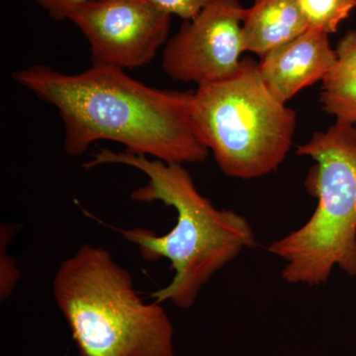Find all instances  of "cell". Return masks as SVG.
Instances as JSON below:
<instances>
[{
	"label": "cell",
	"mask_w": 356,
	"mask_h": 356,
	"mask_svg": "<svg viewBox=\"0 0 356 356\" xmlns=\"http://www.w3.org/2000/svg\"><path fill=\"white\" fill-rule=\"evenodd\" d=\"M13 79L57 110L70 156L103 140L166 163H202L209 154L194 124L193 91L152 88L125 70L99 65L76 74L35 65Z\"/></svg>",
	"instance_id": "cell-1"
},
{
	"label": "cell",
	"mask_w": 356,
	"mask_h": 356,
	"mask_svg": "<svg viewBox=\"0 0 356 356\" xmlns=\"http://www.w3.org/2000/svg\"><path fill=\"white\" fill-rule=\"evenodd\" d=\"M103 165H127L146 175L147 184L131 193L133 201H159L177 211V224L165 235L142 228L117 229L137 245L145 261H170L175 275L165 287L152 293L154 301H168L184 310L191 308L218 271L257 245L248 219L235 211L215 207L198 191L184 165L103 149L83 166L89 170Z\"/></svg>",
	"instance_id": "cell-2"
},
{
	"label": "cell",
	"mask_w": 356,
	"mask_h": 356,
	"mask_svg": "<svg viewBox=\"0 0 356 356\" xmlns=\"http://www.w3.org/2000/svg\"><path fill=\"white\" fill-rule=\"evenodd\" d=\"M53 294L79 356H175L165 308L144 302L104 248L83 245L63 261Z\"/></svg>",
	"instance_id": "cell-3"
},
{
	"label": "cell",
	"mask_w": 356,
	"mask_h": 356,
	"mask_svg": "<svg viewBox=\"0 0 356 356\" xmlns=\"http://www.w3.org/2000/svg\"><path fill=\"white\" fill-rule=\"evenodd\" d=\"M297 154L315 161L305 186L317 208L267 252L284 261L282 278L288 284L324 285L334 268L356 277V126L337 121L314 134Z\"/></svg>",
	"instance_id": "cell-4"
},
{
	"label": "cell",
	"mask_w": 356,
	"mask_h": 356,
	"mask_svg": "<svg viewBox=\"0 0 356 356\" xmlns=\"http://www.w3.org/2000/svg\"><path fill=\"white\" fill-rule=\"evenodd\" d=\"M192 115L221 172L238 179L275 172L291 149L297 124L294 110L271 93L250 58L228 79L198 86Z\"/></svg>",
	"instance_id": "cell-5"
},
{
	"label": "cell",
	"mask_w": 356,
	"mask_h": 356,
	"mask_svg": "<svg viewBox=\"0 0 356 356\" xmlns=\"http://www.w3.org/2000/svg\"><path fill=\"white\" fill-rule=\"evenodd\" d=\"M67 20L88 40L91 64L122 70L153 62L172 25V15L151 0L90 1L76 7Z\"/></svg>",
	"instance_id": "cell-6"
},
{
	"label": "cell",
	"mask_w": 356,
	"mask_h": 356,
	"mask_svg": "<svg viewBox=\"0 0 356 356\" xmlns=\"http://www.w3.org/2000/svg\"><path fill=\"white\" fill-rule=\"evenodd\" d=\"M245 14L240 0H212L168 40L161 58L163 72L173 81L198 86L235 74L245 51Z\"/></svg>",
	"instance_id": "cell-7"
},
{
	"label": "cell",
	"mask_w": 356,
	"mask_h": 356,
	"mask_svg": "<svg viewBox=\"0 0 356 356\" xmlns=\"http://www.w3.org/2000/svg\"><path fill=\"white\" fill-rule=\"evenodd\" d=\"M336 60L329 35L309 28L261 57L259 70L271 93L286 103L302 89L323 81Z\"/></svg>",
	"instance_id": "cell-8"
},
{
	"label": "cell",
	"mask_w": 356,
	"mask_h": 356,
	"mask_svg": "<svg viewBox=\"0 0 356 356\" xmlns=\"http://www.w3.org/2000/svg\"><path fill=\"white\" fill-rule=\"evenodd\" d=\"M308 29L300 0H255L243 23V48L261 58Z\"/></svg>",
	"instance_id": "cell-9"
},
{
	"label": "cell",
	"mask_w": 356,
	"mask_h": 356,
	"mask_svg": "<svg viewBox=\"0 0 356 356\" xmlns=\"http://www.w3.org/2000/svg\"><path fill=\"white\" fill-rule=\"evenodd\" d=\"M336 64L322 81L320 102L337 121L356 126V30L339 40Z\"/></svg>",
	"instance_id": "cell-10"
},
{
	"label": "cell",
	"mask_w": 356,
	"mask_h": 356,
	"mask_svg": "<svg viewBox=\"0 0 356 356\" xmlns=\"http://www.w3.org/2000/svg\"><path fill=\"white\" fill-rule=\"evenodd\" d=\"M300 6L309 28L330 35L356 8V0H300Z\"/></svg>",
	"instance_id": "cell-11"
},
{
	"label": "cell",
	"mask_w": 356,
	"mask_h": 356,
	"mask_svg": "<svg viewBox=\"0 0 356 356\" xmlns=\"http://www.w3.org/2000/svg\"><path fill=\"white\" fill-rule=\"evenodd\" d=\"M14 224H2L0 229V299L8 298L20 280V273L13 257L7 252L9 243L17 231Z\"/></svg>",
	"instance_id": "cell-12"
},
{
	"label": "cell",
	"mask_w": 356,
	"mask_h": 356,
	"mask_svg": "<svg viewBox=\"0 0 356 356\" xmlns=\"http://www.w3.org/2000/svg\"><path fill=\"white\" fill-rule=\"evenodd\" d=\"M161 10L184 21L193 19L212 0H151Z\"/></svg>",
	"instance_id": "cell-13"
},
{
	"label": "cell",
	"mask_w": 356,
	"mask_h": 356,
	"mask_svg": "<svg viewBox=\"0 0 356 356\" xmlns=\"http://www.w3.org/2000/svg\"><path fill=\"white\" fill-rule=\"evenodd\" d=\"M33 2L43 8L51 19L56 21L67 20L70 13L76 7L97 0H25Z\"/></svg>",
	"instance_id": "cell-14"
}]
</instances>
